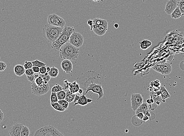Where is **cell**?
I'll return each mask as SVG.
<instances>
[{
  "instance_id": "obj_9",
  "label": "cell",
  "mask_w": 184,
  "mask_h": 136,
  "mask_svg": "<svg viewBox=\"0 0 184 136\" xmlns=\"http://www.w3.org/2000/svg\"><path fill=\"white\" fill-rule=\"evenodd\" d=\"M131 108L134 111H135L142 103H144V98L140 94H133L131 96Z\"/></svg>"
},
{
  "instance_id": "obj_3",
  "label": "cell",
  "mask_w": 184,
  "mask_h": 136,
  "mask_svg": "<svg viewBox=\"0 0 184 136\" xmlns=\"http://www.w3.org/2000/svg\"><path fill=\"white\" fill-rule=\"evenodd\" d=\"M64 27H58L53 25H46L43 29V37L48 42L53 43L60 36Z\"/></svg>"
},
{
  "instance_id": "obj_10",
  "label": "cell",
  "mask_w": 184,
  "mask_h": 136,
  "mask_svg": "<svg viewBox=\"0 0 184 136\" xmlns=\"http://www.w3.org/2000/svg\"><path fill=\"white\" fill-rule=\"evenodd\" d=\"M23 124L16 123L13 125L9 129V134L11 136H21V133L22 128L23 126Z\"/></svg>"
},
{
  "instance_id": "obj_7",
  "label": "cell",
  "mask_w": 184,
  "mask_h": 136,
  "mask_svg": "<svg viewBox=\"0 0 184 136\" xmlns=\"http://www.w3.org/2000/svg\"><path fill=\"white\" fill-rule=\"evenodd\" d=\"M69 42L75 46L80 48L84 42V38L80 33L73 32L69 38Z\"/></svg>"
},
{
  "instance_id": "obj_34",
  "label": "cell",
  "mask_w": 184,
  "mask_h": 136,
  "mask_svg": "<svg viewBox=\"0 0 184 136\" xmlns=\"http://www.w3.org/2000/svg\"><path fill=\"white\" fill-rule=\"evenodd\" d=\"M39 75L42 78L44 82L46 81V82H47L48 83V82L50 81V79L51 78V77L50 76L49 74L48 75H45L44 74H39Z\"/></svg>"
},
{
  "instance_id": "obj_31",
  "label": "cell",
  "mask_w": 184,
  "mask_h": 136,
  "mask_svg": "<svg viewBox=\"0 0 184 136\" xmlns=\"http://www.w3.org/2000/svg\"><path fill=\"white\" fill-rule=\"evenodd\" d=\"M66 93L64 90L57 92V96L58 100L65 99V98H66Z\"/></svg>"
},
{
  "instance_id": "obj_33",
  "label": "cell",
  "mask_w": 184,
  "mask_h": 136,
  "mask_svg": "<svg viewBox=\"0 0 184 136\" xmlns=\"http://www.w3.org/2000/svg\"><path fill=\"white\" fill-rule=\"evenodd\" d=\"M177 6L181 12L182 16H184V0H181L177 2Z\"/></svg>"
},
{
  "instance_id": "obj_36",
  "label": "cell",
  "mask_w": 184,
  "mask_h": 136,
  "mask_svg": "<svg viewBox=\"0 0 184 136\" xmlns=\"http://www.w3.org/2000/svg\"><path fill=\"white\" fill-rule=\"evenodd\" d=\"M70 84L71 83H69L68 79H65L64 80L63 83V87L64 89H69Z\"/></svg>"
},
{
  "instance_id": "obj_54",
  "label": "cell",
  "mask_w": 184,
  "mask_h": 136,
  "mask_svg": "<svg viewBox=\"0 0 184 136\" xmlns=\"http://www.w3.org/2000/svg\"><path fill=\"white\" fill-rule=\"evenodd\" d=\"M92 1H93L96 2H99V1H100V0H92Z\"/></svg>"
},
{
  "instance_id": "obj_40",
  "label": "cell",
  "mask_w": 184,
  "mask_h": 136,
  "mask_svg": "<svg viewBox=\"0 0 184 136\" xmlns=\"http://www.w3.org/2000/svg\"><path fill=\"white\" fill-rule=\"evenodd\" d=\"M25 74L26 76H31L34 75V71H33V69H29L26 70L25 71Z\"/></svg>"
},
{
  "instance_id": "obj_27",
  "label": "cell",
  "mask_w": 184,
  "mask_h": 136,
  "mask_svg": "<svg viewBox=\"0 0 184 136\" xmlns=\"http://www.w3.org/2000/svg\"><path fill=\"white\" fill-rule=\"evenodd\" d=\"M30 131L29 128L26 126H23L21 131V136H28L30 135Z\"/></svg>"
},
{
  "instance_id": "obj_47",
  "label": "cell",
  "mask_w": 184,
  "mask_h": 136,
  "mask_svg": "<svg viewBox=\"0 0 184 136\" xmlns=\"http://www.w3.org/2000/svg\"><path fill=\"white\" fill-rule=\"evenodd\" d=\"M80 96H79V95H78V94H76L75 97V98L73 102L75 103H76L78 102V100H79V98H80Z\"/></svg>"
},
{
  "instance_id": "obj_44",
  "label": "cell",
  "mask_w": 184,
  "mask_h": 136,
  "mask_svg": "<svg viewBox=\"0 0 184 136\" xmlns=\"http://www.w3.org/2000/svg\"><path fill=\"white\" fill-rule=\"evenodd\" d=\"M93 22L92 20H89L88 21V24L89 26L91 27V31H92V27L93 25Z\"/></svg>"
},
{
  "instance_id": "obj_19",
  "label": "cell",
  "mask_w": 184,
  "mask_h": 136,
  "mask_svg": "<svg viewBox=\"0 0 184 136\" xmlns=\"http://www.w3.org/2000/svg\"><path fill=\"white\" fill-rule=\"evenodd\" d=\"M93 21V25L94 26H100V25H108L107 21L106 20L100 19V18H96L92 19Z\"/></svg>"
},
{
  "instance_id": "obj_52",
  "label": "cell",
  "mask_w": 184,
  "mask_h": 136,
  "mask_svg": "<svg viewBox=\"0 0 184 136\" xmlns=\"http://www.w3.org/2000/svg\"><path fill=\"white\" fill-rule=\"evenodd\" d=\"M51 70V68L49 67H46V70H47V72L48 73Z\"/></svg>"
},
{
  "instance_id": "obj_4",
  "label": "cell",
  "mask_w": 184,
  "mask_h": 136,
  "mask_svg": "<svg viewBox=\"0 0 184 136\" xmlns=\"http://www.w3.org/2000/svg\"><path fill=\"white\" fill-rule=\"evenodd\" d=\"M34 136H62L64 135L61 133L54 127L47 126L40 128L34 135Z\"/></svg>"
},
{
  "instance_id": "obj_25",
  "label": "cell",
  "mask_w": 184,
  "mask_h": 136,
  "mask_svg": "<svg viewBox=\"0 0 184 136\" xmlns=\"http://www.w3.org/2000/svg\"><path fill=\"white\" fill-rule=\"evenodd\" d=\"M51 105L54 109L57 111L63 112L66 110V109H64L58 102L55 103H51Z\"/></svg>"
},
{
  "instance_id": "obj_2",
  "label": "cell",
  "mask_w": 184,
  "mask_h": 136,
  "mask_svg": "<svg viewBox=\"0 0 184 136\" xmlns=\"http://www.w3.org/2000/svg\"><path fill=\"white\" fill-rule=\"evenodd\" d=\"M75 31L73 27L65 26L63 30L56 40L52 43L51 48L55 51H59L62 46L68 42L73 33Z\"/></svg>"
},
{
  "instance_id": "obj_12",
  "label": "cell",
  "mask_w": 184,
  "mask_h": 136,
  "mask_svg": "<svg viewBox=\"0 0 184 136\" xmlns=\"http://www.w3.org/2000/svg\"><path fill=\"white\" fill-rule=\"evenodd\" d=\"M108 30V25L94 26L92 27V31L98 36H102L105 34Z\"/></svg>"
},
{
  "instance_id": "obj_39",
  "label": "cell",
  "mask_w": 184,
  "mask_h": 136,
  "mask_svg": "<svg viewBox=\"0 0 184 136\" xmlns=\"http://www.w3.org/2000/svg\"><path fill=\"white\" fill-rule=\"evenodd\" d=\"M7 67L6 63L2 61H0V72H3Z\"/></svg>"
},
{
  "instance_id": "obj_26",
  "label": "cell",
  "mask_w": 184,
  "mask_h": 136,
  "mask_svg": "<svg viewBox=\"0 0 184 136\" xmlns=\"http://www.w3.org/2000/svg\"><path fill=\"white\" fill-rule=\"evenodd\" d=\"M163 64L164 62H159L152 67V68L156 72L161 73L163 66Z\"/></svg>"
},
{
  "instance_id": "obj_29",
  "label": "cell",
  "mask_w": 184,
  "mask_h": 136,
  "mask_svg": "<svg viewBox=\"0 0 184 136\" xmlns=\"http://www.w3.org/2000/svg\"><path fill=\"white\" fill-rule=\"evenodd\" d=\"M64 89L63 87L61 86L59 84H57L54 86L52 88H51V92H56V93H57V92L63 90Z\"/></svg>"
},
{
  "instance_id": "obj_53",
  "label": "cell",
  "mask_w": 184,
  "mask_h": 136,
  "mask_svg": "<svg viewBox=\"0 0 184 136\" xmlns=\"http://www.w3.org/2000/svg\"><path fill=\"white\" fill-rule=\"evenodd\" d=\"M92 101H93V100L88 98V103H91V102H92Z\"/></svg>"
},
{
  "instance_id": "obj_17",
  "label": "cell",
  "mask_w": 184,
  "mask_h": 136,
  "mask_svg": "<svg viewBox=\"0 0 184 136\" xmlns=\"http://www.w3.org/2000/svg\"><path fill=\"white\" fill-rule=\"evenodd\" d=\"M80 89V85L77 83V81H75L71 83L69 86V90L73 93L76 94L78 93Z\"/></svg>"
},
{
  "instance_id": "obj_28",
  "label": "cell",
  "mask_w": 184,
  "mask_h": 136,
  "mask_svg": "<svg viewBox=\"0 0 184 136\" xmlns=\"http://www.w3.org/2000/svg\"><path fill=\"white\" fill-rule=\"evenodd\" d=\"M58 103L64 109L67 110L68 109V107H69V103L65 99L60 100H58Z\"/></svg>"
},
{
  "instance_id": "obj_13",
  "label": "cell",
  "mask_w": 184,
  "mask_h": 136,
  "mask_svg": "<svg viewBox=\"0 0 184 136\" xmlns=\"http://www.w3.org/2000/svg\"><path fill=\"white\" fill-rule=\"evenodd\" d=\"M61 66L64 72L69 74L72 72L73 64L70 60L68 59H64L61 64Z\"/></svg>"
},
{
  "instance_id": "obj_1",
  "label": "cell",
  "mask_w": 184,
  "mask_h": 136,
  "mask_svg": "<svg viewBox=\"0 0 184 136\" xmlns=\"http://www.w3.org/2000/svg\"><path fill=\"white\" fill-rule=\"evenodd\" d=\"M79 48H77L68 42L63 45L60 48V57L64 59L74 61L78 59L79 53Z\"/></svg>"
},
{
  "instance_id": "obj_37",
  "label": "cell",
  "mask_w": 184,
  "mask_h": 136,
  "mask_svg": "<svg viewBox=\"0 0 184 136\" xmlns=\"http://www.w3.org/2000/svg\"><path fill=\"white\" fill-rule=\"evenodd\" d=\"M39 76V74H35V75L34 74V75L31 76H27V79L31 83H32L33 81H35V79Z\"/></svg>"
},
{
  "instance_id": "obj_35",
  "label": "cell",
  "mask_w": 184,
  "mask_h": 136,
  "mask_svg": "<svg viewBox=\"0 0 184 136\" xmlns=\"http://www.w3.org/2000/svg\"><path fill=\"white\" fill-rule=\"evenodd\" d=\"M24 66L26 70L31 69L33 67V64L32 63V62H30V61H25Z\"/></svg>"
},
{
  "instance_id": "obj_56",
  "label": "cell",
  "mask_w": 184,
  "mask_h": 136,
  "mask_svg": "<svg viewBox=\"0 0 184 136\" xmlns=\"http://www.w3.org/2000/svg\"></svg>"
},
{
  "instance_id": "obj_15",
  "label": "cell",
  "mask_w": 184,
  "mask_h": 136,
  "mask_svg": "<svg viewBox=\"0 0 184 136\" xmlns=\"http://www.w3.org/2000/svg\"><path fill=\"white\" fill-rule=\"evenodd\" d=\"M161 96L163 103H165V100L170 97V95L165 87L161 85L160 87Z\"/></svg>"
},
{
  "instance_id": "obj_24",
  "label": "cell",
  "mask_w": 184,
  "mask_h": 136,
  "mask_svg": "<svg viewBox=\"0 0 184 136\" xmlns=\"http://www.w3.org/2000/svg\"><path fill=\"white\" fill-rule=\"evenodd\" d=\"M59 70L55 66H53L51 68L50 71L48 72V74L51 77L56 78L58 76L59 74Z\"/></svg>"
},
{
  "instance_id": "obj_8",
  "label": "cell",
  "mask_w": 184,
  "mask_h": 136,
  "mask_svg": "<svg viewBox=\"0 0 184 136\" xmlns=\"http://www.w3.org/2000/svg\"><path fill=\"white\" fill-rule=\"evenodd\" d=\"M90 91L92 92V94L90 95L91 96L93 93L98 94L99 97L98 98L97 100L102 98L104 95L103 89L102 88V85L100 84H96L94 83H91L87 87L86 91L84 95H86L87 93Z\"/></svg>"
},
{
  "instance_id": "obj_46",
  "label": "cell",
  "mask_w": 184,
  "mask_h": 136,
  "mask_svg": "<svg viewBox=\"0 0 184 136\" xmlns=\"http://www.w3.org/2000/svg\"><path fill=\"white\" fill-rule=\"evenodd\" d=\"M146 103L148 105H150L152 104H153L154 103V99L153 98H151V99H148L146 101Z\"/></svg>"
},
{
  "instance_id": "obj_48",
  "label": "cell",
  "mask_w": 184,
  "mask_h": 136,
  "mask_svg": "<svg viewBox=\"0 0 184 136\" xmlns=\"http://www.w3.org/2000/svg\"><path fill=\"white\" fill-rule=\"evenodd\" d=\"M84 92H85L84 90L83 89V88H80V90H79L78 93H79V94H80V95H82L83 94H85Z\"/></svg>"
},
{
  "instance_id": "obj_22",
  "label": "cell",
  "mask_w": 184,
  "mask_h": 136,
  "mask_svg": "<svg viewBox=\"0 0 184 136\" xmlns=\"http://www.w3.org/2000/svg\"><path fill=\"white\" fill-rule=\"evenodd\" d=\"M66 93V96L65 99L69 103H70L73 101L75 97L76 94L73 93L69 90L67 91Z\"/></svg>"
},
{
  "instance_id": "obj_38",
  "label": "cell",
  "mask_w": 184,
  "mask_h": 136,
  "mask_svg": "<svg viewBox=\"0 0 184 136\" xmlns=\"http://www.w3.org/2000/svg\"><path fill=\"white\" fill-rule=\"evenodd\" d=\"M35 82L37 85H41L42 83H44V81L43 80L42 78L40 76L35 79Z\"/></svg>"
},
{
  "instance_id": "obj_21",
  "label": "cell",
  "mask_w": 184,
  "mask_h": 136,
  "mask_svg": "<svg viewBox=\"0 0 184 136\" xmlns=\"http://www.w3.org/2000/svg\"><path fill=\"white\" fill-rule=\"evenodd\" d=\"M182 16V15L181 12L179 9V7L177 6L171 14V17L172 18L177 19V18L181 17Z\"/></svg>"
},
{
  "instance_id": "obj_20",
  "label": "cell",
  "mask_w": 184,
  "mask_h": 136,
  "mask_svg": "<svg viewBox=\"0 0 184 136\" xmlns=\"http://www.w3.org/2000/svg\"><path fill=\"white\" fill-rule=\"evenodd\" d=\"M140 46L142 50H145L151 46L152 42L150 40H145L140 42Z\"/></svg>"
},
{
  "instance_id": "obj_5",
  "label": "cell",
  "mask_w": 184,
  "mask_h": 136,
  "mask_svg": "<svg viewBox=\"0 0 184 136\" xmlns=\"http://www.w3.org/2000/svg\"><path fill=\"white\" fill-rule=\"evenodd\" d=\"M32 92L34 95L37 96H40L45 95L49 92V85L48 83H42L41 85H37L35 81L31 83Z\"/></svg>"
},
{
  "instance_id": "obj_6",
  "label": "cell",
  "mask_w": 184,
  "mask_h": 136,
  "mask_svg": "<svg viewBox=\"0 0 184 136\" xmlns=\"http://www.w3.org/2000/svg\"><path fill=\"white\" fill-rule=\"evenodd\" d=\"M47 23L49 25L58 27H64L66 21L60 16L56 14H51L47 17Z\"/></svg>"
},
{
  "instance_id": "obj_49",
  "label": "cell",
  "mask_w": 184,
  "mask_h": 136,
  "mask_svg": "<svg viewBox=\"0 0 184 136\" xmlns=\"http://www.w3.org/2000/svg\"><path fill=\"white\" fill-rule=\"evenodd\" d=\"M149 119V117L148 116L144 115V117H143V120L144 121H146L148 120Z\"/></svg>"
},
{
  "instance_id": "obj_41",
  "label": "cell",
  "mask_w": 184,
  "mask_h": 136,
  "mask_svg": "<svg viewBox=\"0 0 184 136\" xmlns=\"http://www.w3.org/2000/svg\"><path fill=\"white\" fill-rule=\"evenodd\" d=\"M47 72L46 70V66H43L40 68V71L39 74H44Z\"/></svg>"
},
{
  "instance_id": "obj_18",
  "label": "cell",
  "mask_w": 184,
  "mask_h": 136,
  "mask_svg": "<svg viewBox=\"0 0 184 136\" xmlns=\"http://www.w3.org/2000/svg\"><path fill=\"white\" fill-rule=\"evenodd\" d=\"M88 98L85 95L83 94L81 96H80V98H79L78 102L74 104V106H76V105H78L81 106H85L88 105Z\"/></svg>"
},
{
  "instance_id": "obj_14",
  "label": "cell",
  "mask_w": 184,
  "mask_h": 136,
  "mask_svg": "<svg viewBox=\"0 0 184 136\" xmlns=\"http://www.w3.org/2000/svg\"><path fill=\"white\" fill-rule=\"evenodd\" d=\"M25 70L24 66L20 64H17L15 66L14 68V72L15 75L18 77H21L25 74Z\"/></svg>"
},
{
  "instance_id": "obj_42",
  "label": "cell",
  "mask_w": 184,
  "mask_h": 136,
  "mask_svg": "<svg viewBox=\"0 0 184 136\" xmlns=\"http://www.w3.org/2000/svg\"><path fill=\"white\" fill-rule=\"evenodd\" d=\"M32 69H33V71H34L35 73H39L40 71V68L38 66H33Z\"/></svg>"
},
{
  "instance_id": "obj_30",
  "label": "cell",
  "mask_w": 184,
  "mask_h": 136,
  "mask_svg": "<svg viewBox=\"0 0 184 136\" xmlns=\"http://www.w3.org/2000/svg\"><path fill=\"white\" fill-rule=\"evenodd\" d=\"M32 63L33 64V66H38L39 68L43 66H46V63H44V62L39 61L38 59H37V60H35V61H32Z\"/></svg>"
},
{
  "instance_id": "obj_23",
  "label": "cell",
  "mask_w": 184,
  "mask_h": 136,
  "mask_svg": "<svg viewBox=\"0 0 184 136\" xmlns=\"http://www.w3.org/2000/svg\"><path fill=\"white\" fill-rule=\"evenodd\" d=\"M148 109V105L147 103H143L135 111V114L136 115L139 113H144L145 111Z\"/></svg>"
},
{
  "instance_id": "obj_50",
  "label": "cell",
  "mask_w": 184,
  "mask_h": 136,
  "mask_svg": "<svg viewBox=\"0 0 184 136\" xmlns=\"http://www.w3.org/2000/svg\"><path fill=\"white\" fill-rule=\"evenodd\" d=\"M144 115H146L148 116L149 117H150V113L148 109L145 111L144 113Z\"/></svg>"
},
{
  "instance_id": "obj_55",
  "label": "cell",
  "mask_w": 184,
  "mask_h": 136,
  "mask_svg": "<svg viewBox=\"0 0 184 136\" xmlns=\"http://www.w3.org/2000/svg\"><path fill=\"white\" fill-rule=\"evenodd\" d=\"M0 60H1V57H0Z\"/></svg>"
},
{
  "instance_id": "obj_45",
  "label": "cell",
  "mask_w": 184,
  "mask_h": 136,
  "mask_svg": "<svg viewBox=\"0 0 184 136\" xmlns=\"http://www.w3.org/2000/svg\"><path fill=\"white\" fill-rule=\"evenodd\" d=\"M4 117V114L3 113V111L0 109V122H1Z\"/></svg>"
},
{
  "instance_id": "obj_11",
  "label": "cell",
  "mask_w": 184,
  "mask_h": 136,
  "mask_svg": "<svg viewBox=\"0 0 184 136\" xmlns=\"http://www.w3.org/2000/svg\"><path fill=\"white\" fill-rule=\"evenodd\" d=\"M177 6V0H168L165 6V11L167 14L170 15Z\"/></svg>"
},
{
  "instance_id": "obj_16",
  "label": "cell",
  "mask_w": 184,
  "mask_h": 136,
  "mask_svg": "<svg viewBox=\"0 0 184 136\" xmlns=\"http://www.w3.org/2000/svg\"><path fill=\"white\" fill-rule=\"evenodd\" d=\"M172 68L170 64L164 62L161 74L166 75L169 74L172 72Z\"/></svg>"
},
{
  "instance_id": "obj_32",
  "label": "cell",
  "mask_w": 184,
  "mask_h": 136,
  "mask_svg": "<svg viewBox=\"0 0 184 136\" xmlns=\"http://www.w3.org/2000/svg\"><path fill=\"white\" fill-rule=\"evenodd\" d=\"M58 99L57 97L56 92H52L50 96L51 103H55L58 102Z\"/></svg>"
},
{
  "instance_id": "obj_43",
  "label": "cell",
  "mask_w": 184,
  "mask_h": 136,
  "mask_svg": "<svg viewBox=\"0 0 184 136\" xmlns=\"http://www.w3.org/2000/svg\"><path fill=\"white\" fill-rule=\"evenodd\" d=\"M136 115L137 118L140 119H143V117H144V113H139L136 114Z\"/></svg>"
},
{
  "instance_id": "obj_51",
  "label": "cell",
  "mask_w": 184,
  "mask_h": 136,
  "mask_svg": "<svg viewBox=\"0 0 184 136\" xmlns=\"http://www.w3.org/2000/svg\"><path fill=\"white\" fill-rule=\"evenodd\" d=\"M114 28H116V29H117V28H118L119 26L118 24V23L114 24Z\"/></svg>"
}]
</instances>
